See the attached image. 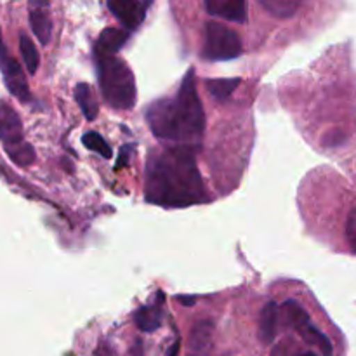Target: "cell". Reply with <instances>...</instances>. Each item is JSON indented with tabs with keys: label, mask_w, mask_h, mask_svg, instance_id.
<instances>
[{
	"label": "cell",
	"mask_w": 356,
	"mask_h": 356,
	"mask_svg": "<svg viewBox=\"0 0 356 356\" xmlns=\"http://www.w3.org/2000/svg\"><path fill=\"white\" fill-rule=\"evenodd\" d=\"M129 33L120 28H104L99 35V40H97L96 52H108V54H115V52L120 51L124 47V44L127 42Z\"/></svg>",
	"instance_id": "7c38bea8"
},
{
	"label": "cell",
	"mask_w": 356,
	"mask_h": 356,
	"mask_svg": "<svg viewBox=\"0 0 356 356\" xmlns=\"http://www.w3.org/2000/svg\"><path fill=\"white\" fill-rule=\"evenodd\" d=\"M143 2H145V6H152L153 0H143Z\"/></svg>",
	"instance_id": "f1b7e54d"
},
{
	"label": "cell",
	"mask_w": 356,
	"mask_h": 356,
	"mask_svg": "<svg viewBox=\"0 0 356 356\" xmlns=\"http://www.w3.org/2000/svg\"><path fill=\"white\" fill-rule=\"evenodd\" d=\"M75 101L79 103L80 110H82L83 117L87 120H94L97 117V101L94 97L92 89L89 83L82 82L75 86Z\"/></svg>",
	"instance_id": "2e32d148"
},
{
	"label": "cell",
	"mask_w": 356,
	"mask_h": 356,
	"mask_svg": "<svg viewBox=\"0 0 356 356\" xmlns=\"http://www.w3.org/2000/svg\"><path fill=\"white\" fill-rule=\"evenodd\" d=\"M305 0H259L264 10L280 19H289L301 9Z\"/></svg>",
	"instance_id": "9a60e30c"
},
{
	"label": "cell",
	"mask_w": 356,
	"mask_h": 356,
	"mask_svg": "<svg viewBox=\"0 0 356 356\" xmlns=\"http://www.w3.org/2000/svg\"><path fill=\"white\" fill-rule=\"evenodd\" d=\"M177 301L184 306H195V301H197V299L188 298V296H179V298H177Z\"/></svg>",
	"instance_id": "484cf974"
},
{
	"label": "cell",
	"mask_w": 356,
	"mask_h": 356,
	"mask_svg": "<svg viewBox=\"0 0 356 356\" xmlns=\"http://www.w3.org/2000/svg\"><path fill=\"white\" fill-rule=\"evenodd\" d=\"M301 356H318V355L313 353V351H308V353H305V355H301Z\"/></svg>",
	"instance_id": "83f0119b"
},
{
	"label": "cell",
	"mask_w": 356,
	"mask_h": 356,
	"mask_svg": "<svg viewBox=\"0 0 356 356\" xmlns=\"http://www.w3.org/2000/svg\"><path fill=\"white\" fill-rule=\"evenodd\" d=\"M82 143L87 149L99 153L103 159H110L111 156L110 145H108V143L103 139V136H99L97 132H87V134L82 138Z\"/></svg>",
	"instance_id": "ffe728a7"
},
{
	"label": "cell",
	"mask_w": 356,
	"mask_h": 356,
	"mask_svg": "<svg viewBox=\"0 0 356 356\" xmlns=\"http://www.w3.org/2000/svg\"><path fill=\"white\" fill-rule=\"evenodd\" d=\"M108 9L127 30H138L145 21L146 6L141 0H106Z\"/></svg>",
	"instance_id": "52a82bcc"
},
{
	"label": "cell",
	"mask_w": 356,
	"mask_h": 356,
	"mask_svg": "<svg viewBox=\"0 0 356 356\" xmlns=\"http://www.w3.org/2000/svg\"><path fill=\"white\" fill-rule=\"evenodd\" d=\"M31 9H45L49 6V0H30Z\"/></svg>",
	"instance_id": "d4e9b609"
},
{
	"label": "cell",
	"mask_w": 356,
	"mask_h": 356,
	"mask_svg": "<svg viewBox=\"0 0 356 356\" xmlns=\"http://www.w3.org/2000/svg\"><path fill=\"white\" fill-rule=\"evenodd\" d=\"M0 72H2L3 82H6L10 94H14L21 101L30 99V87L26 83V76H24L23 70L17 65L16 59L10 58L7 49L3 47L2 38H0Z\"/></svg>",
	"instance_id": "5b68a950"
},
{
	"label": "cell",
	"mask_w": 356,
	"mask_h": 356,
	"mask_svg": "<svg viewBox=\"0 0 356 356\" xmlns=\"http://www.w3.org/2000/svg\"><path fill=\"white\" fill-rule=\"evenodd\" d=\"M94 356H117V355H115V350L110 346V344L103 343V344H99V346H97L96 355H94Z\"/></svg>",
	"instance_id": "cb8c5ba5"
},
{
	"label": "cell",
	"mask_w": 356,
	"mask_h": 356,
	"mask_svg": "<svg viewBox=\"0 0 356 356\" xmlns=\"http://www.w3.org/2000/svg\"><path fill=\"white\" fill-rule=\"evenodd\" d=\"M19 52H21V58H23L24 66H26L28 73H37L38 65H40V56H38L37 51V45L33 44L28 35L21 33L19 35Z\"/></svg>",
	"instance_id": "e0dca14e"
},
{
	"label": "cell",
	"mask_w": 356,
	"mask_h": 356,
	"mask_svg": "<svg viewBox=\"0 0 356 356\" xmlns=\"http://www.w3.org/2000/svg\"><path fill=\"white\" fill-rule=\"evenodd\" d=\"M0 141L3 143L6 152L26 143L23 138V124L19 115L7 103H0Z\"/></svg>",
	"instance_id": "8992f818"
},
{
	"label": "cell",
	"mask_w": 356,
	"mask_h": 356,
	"mask_svg": "<svg viewBox=\"0 0 356 356\" xmlns=\"http://www.w3.org/2000/svg\"><path fill=\"white\" fill-rule=\"evenodd\" d=\"M240 54L242 40L235 30L216 21L205 24L202 58L207 61H229L238 58Z\"/></svg>",
	"instance_id": "277c9868"
},
{
	"label": "cell",
	"mask_w": 356,
	"mask_h": 356,
	"mask_svg": "<svg viewBox=\"0 0 356 356\" xmlns=\"http://www.w3.org/2000/svg\"><path fill=\"white\" fill-rule=\"evenodd\" d=\"M278 318H280V308L275 301H270L261 312V320H259V339L264 344H270L275 341L277 336V327H278Z\"/></svg>",
	"instance_id": "8fae6325"
},
{
	"label": "cell",
	"mask_w": 356,
	"mask_h": 356,
	"mask_svg": "<svg viewBox=\"0 0 356 356\" xmlns=\"http://www.w3.org/2000/svg\"><path fill=\"white\" fill-rule=\"evenodd\" d=\"M96 59L103 99L115 110L134 108L138 90H136L134 75L127 63L108 52H96Z\"/></svg>",
	"instance_id": "3957f363"
},
{
	"label": "cell",
	"mask_w": 356,
	"mask_h": 356,
	"mask_svg": "<svg viewBox=\"0 0 356 356\" xmlns=\"http://www.w3.org/2000/svg\"><path fill=\"white\" fill-rule=\"evenodd\" d=\"M145 198L167 209L190 207L207 200L191 145L149 152L145 170Z\"/></svg>",
	"instance_id": "6da1fadb"
},
{
	"label": "cell",
	"mask_w": 356,
	"mask_h": 356,
	"mask_svg": "<svg viewBox=\"0 0 356 356\" xmlns=\"http://www.w3.org/2000/svg\"><path fill=\"white\" fill-rule=\"evenodd\" d=\"M162 302L163 294L159 292V301L155 305L143 306L141 309L136 312L134 322L139 330H143V332H155L162 325Z\"/></svg>",
	"instance_id": "30bf717a"
},
{
	"label": "cell",
	"mask_w": 356,
	"mask_h": 356,
	"mask_svg": "<svg viewBox=\"0 0 356 356\" xmlns=\"http://www.w3.org/2000/svg\"><path fill=\"white\" fill-rule=\"evenodd\" d=\"M301 334H302V337L308 341V343L318 346V351L322 353V356H332L334 355V346H332V343H330V339L322 332V330L316 329L315 325H312V323H309V325L306 327Z\"/></svg>",
	"instance_id": "d6986e66"
},
{
	"label": "cell",
	"mask_w": 356,
	"mask_h": 356,
	"mask_svg": "<svg viewBox=\"0 0 356 356\" xmlns=\"http://www.w3.org/2000/svg\"><path fill=\"white\" fill-rule=\"evenodd\" d=\"M240 86V79H212L207 82V90L218 101H226Z\"/></svg>",
	"instance_id": "ac0fdd59"
},
{
	"label": "cell",
	"mask_w": 356,
	"mask_h": 356,
	"mask_svg": "<svg viewBox=\"0 0 356 356\" xmlns=\"http://www.w3.org/2000/svg\"><path fill=\"white\" fill-rule=\"evenodd\" d=\"M343 141H344L343 132L332 131L323 138V146H327V148H336V146H339Z\"/></svg>",
	"instance_id": "7402d4cb"
},
{
	"label": "cell",
	"mask_w": 356,
	"mask_h": 356,
	"mask_svg": "<svg viewBox=\"0 0 356 356\" xmlns=\"http://www.w3.org/2000/svg\"><path fill=\"white\" fill-rule=\"evenodd\" d=\"M30 26L35 37L38 38L42 45L49 44L52 35V21L44 9H31L30 10Z\"/></svg>",
	"instance_id": "5bb4252c"
},
{
	"label": "cell",
	"mask_w": 356,
	"mask_h": 356,
	"mask_svg": "<svg viewBox=\"0 0 356 356\" xmlns=\"http://www.w3.org/2000/svg\"><path fill=\"white\" fill-rule=\"evenodd\" d=\"M282 316H284L285 323H287L291 329L298 330V332H302L306 327L309 325V316L306 313V309L302 308L299 302L296 301H285L280 308Z\"/></svg>",
	"instance_id": "4fadbf2b"
},
{
	"label": "cell",
	"mask_w": 356,
	"mask_h": 356,
	"mask_svg": "<svg viewBox=\"0 0 356 356\" xmlns=\"http://www.w3.org/2000/svg\"><path fill=\"white\" fill-rule=\"evenodd\" d=\"M214 339V323L209 320H200L193 325L188 344V356H209Z\"/></svg>",
	"instance_id": "9c48e42d"
},
{
	"label": "cell",
	"mask_w": 356,
	"mask_h": 356,
	"mask_svg": "<svg viewBox=\"0 0 356 356\" xmlns=\"http://www.w3.org/2000/svg\"><path fill=\"white\" fill-rule=\"evenodd\" d=\"M179 344H181V341L177 339L176 343H174L172 346H170V350L167 351V356H177V353H179Z\"/></svg>",
	"instance_id": "4316f807"
},
{
	"label": "cell",
	"mask_w": 356,
	"mask_h": 356,
	"mask_svg": "<svg viewBox=\"0 0 356 356\" xmlns=\"http://www.w3.org/2000/svg\"><path fill=\"white\" fill-rule=\"evenodd\" d=\"M346 240L348 245L356 254V209L350 212V216L346 219Z\"/></svg>",
	"instance_id": "44dd1931"
},
{
	"label": "cell",
	"mask_w": 356,
	"mask_h": 356,
	"mask_svg": "<svg viewBox=\"0 0 356 356\" xmlns=\"http://www.w3.org/2000/svg\"><path fill=\"white\" fill-rule=\"evenodd\" d=\"M146 122L153 134L167 141L190 145L205 131V111L195 86V72L186 73L172 97H163L149 104Z\"/></svg>",
	"instance_id": "7a4b0ae2"
},
{
	"label": "cell",
	"mask_w": 356,
	"mask_h": 356,
	"mask_svg": "<svg viewBox=\"0 0 356 356\" xmlns=\"http://www.w3.org/2000/svg\"><path fill=\"white\" fill-rule=\"evenodd\" d=\"M205 7L211 16L222 17L232 23H245L247 19L245 0H205Z\"/></svg>",
	"instance_id": "ba28073f"
},
{
	"label": "cell",
	"mask_w": 356,
	"mask_h": 356,
	"mask_svg": "<svg viewBox=\"0 0 356 356\" xmlns=\"http://www.w3.org/2000/svg\"><path fill=\"white\" fill-rule=\"evenodd\" d=\"M132 153V145H127V146H122V152H120V156H118V165L117 167H122V165H127L129 163V155Z\"/></svg>",
	"instance_id": "603a6c76"
}]
</instances>
